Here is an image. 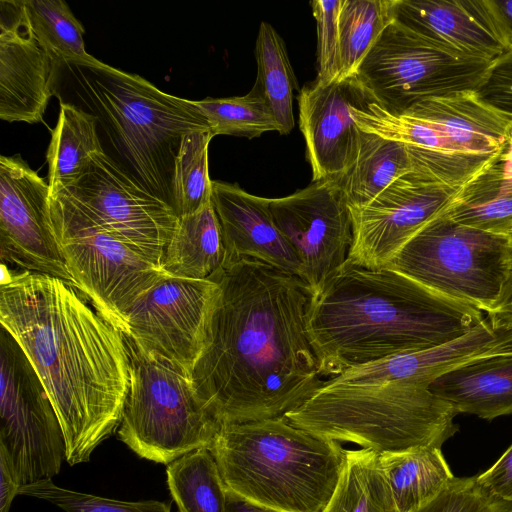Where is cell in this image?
<instances>
[{
	"instance_id": "cell-22",
	"label": "cell",
	"mask_w": 512,
	"mask_h": 512,
	"mask_svg": "<svg viewBox=\"0 0 512 512\" xmlns=\"http://www.w3.org/2000/svg\"><path fill=\"white\" fill-rule=\"evenodd\" d=\"M508 350H512V327L496 324L487 317L451 341L383 359L379 361V369L386 378L429 387L437 378L459 366Z\"/></svg>"
},
{
	"instance_id": "cell-16",
	"label": "cell",
	"mask_w": 512,
	"mask_h": 512,
	"mask_svg": "<svg viewBox=\"0 0 512 512\" xmlns=\"http://www.w3.org/2000/svg\"><path fill=\"white\" fill-rule=\"evenodd\" d=\"M49 196V184L20 155L0 157L1 262L73 285L51 227Z\"/></svg>"
},
{
	"instance_id": "cell-14",
	"label": "cell",
	"mask_w": 512,
	"mask_h": 512,
	"mask_svg": "<svg viewBox=\"0 0 512 512\" xmlns=\"http://www.w3.org/2000/svg\"><path fill=\"white\" fill-rule=\"evenodd\" d=\"M275 224L296 253L300 278L314 291L348 259L353 243L351 211L337 180L270 199Z\"/></svg>"
},
{
	"instance_id": "cell-2",
	"label": "cell",
	"mask_w": 512,
	"mask_h": 512,
	"mask_svg": "<svg viewBox=\"0 0 512 512\" xmlns=\"http://www.w3.org/2000/svg\"><path fill=\"white\" fill-rule=\"evenodd\" d=\"M0 322L21 346L59 418L71 466L117 430L129 389L125 335L71 283L2 264Z\"/></svg>"
},
{
	"instance_id": "cell-25",
	"label": "cell",
	"mask_w": 512,
	"mask_h": 512,
	"mask_svg": "<svg viewBox=\"0 0 512 512\" xmlns=\"http://www.w3.org/2000/svg\"><path fill=\"white\" fill-rule=\"evenodd\" d=\"M221 227L212 201L199 211L179 217L162 261L166 273L208 279L223 263Z\"/></svg>"
},
{
	"instance_id": "cell-37",
	"label": "cell",
	"mask_w": 512,
	"mask_h": 512,
	"mask_svg": "<svg viewBox=\"0 0 512 512\" xmlns=\"http://www.w3.org/2000/svg\"><path fill=\"white\" fill-rule=\"evenodd\" d=\"M512 502L487 492L475 477L454 478L434 500L415 512H509Z\"/></svg>"
},
{
	"instance_id": "cell-12",
	"label": "cell",
	"mask_w": 512,
	"mask_h": 512,
	"mask_svg": "<svg viewBox=\"0 0 512 512\" xmlns=\"http://www.w3.org/2000/svg\"><path fill=\"white\" fill-rule=\"evenodd\" d=\"M49 197L115 234L162 266L165 248L179 216L105 152L93 155L74 182L50 193Z\"/></svg>"
},
{
	"instance_id": "cell-40",
	"label": "cell",
	"mask_w": 512,
	"mask_h": 512,
	"mask_svg": "<svg viewBox=\"0 0 512 512\" xmlns=\"http://www.w3.org/2000/svg\"><path fill=\"white\" fill-rule=\"evenodd\" d=\"M476 478L487 492L512 502V445L488 470Z\"/></svg>"
},
{
	"instance_id": "cell-5",
	"label": "cell",
	"mask_w": 512,
	"mask_h": 512,
	"mask_svg": "<svg viewBox=\"0 0 512 512\" xmlns=\"http://www.w3.org/2000/svg\"><path fill=\"white\" fill-rule=\"evenodd\" d=\"M226 489L280 512H324L347 450L284 416L222 425L208 448Z\"/></svg>"
},
{
	"instance_id": "cell-39",
	"label": "cell",
	"mask_w": 512,
	"mask_h": 512,
	"mask_svg": "<svg viewBox=\"0 0 512 512\" xmlns=\"http://www.w3.org/2000/svg\"><path fill=\"white\" fill-rule=\"evenodd\" d=\"M475 93L487 105L512 117V51L491 63Z\"/></svg>"
},
{
	"instance_id": "cell-13",
	"label": "cell",
	"mask_w": 512,
	"mask_h": 512,
	"mask_svg": "<svg viewBox=\"0 0 512 512\" xmlns=\"http://www.w3.org/2000/svg\"><path fill=\"white\" fill-rule=\"evenodd\" d=\"M218 290L211 279L165 276L129 309L125 337L141 353L189 377L203 351Z\"/></svg>"
},
{
	"instance_id": "cell-7",
	"label": "cell",
	"mask_w": 512,
	"mask_h": 512,
	"mask_svg": "<svg viewBox=\"0 0 512 512\" xmlns=\"http://www.w3.org/2000/svg\"><path fill=\"white\" fill-rule=\"evenodd\" d=\"M126 340L130 380L118 438L139 457L167 465L208 449L222 425L199 402L189 377Z\"/></svg>"
},
{
	"instance_id": "cell-1",
	"label": "cell",
	"mask_w": 512,
	"mask_h": 512,
	"mask_svg": "<svg viewBox=\"0 0 512 512\" xmlns=\"http://www.w3.org/2000/svg\"><path fill=\"white\" fill-rule=\"evenodd\" d=\"M208 279L219 290L189 379L221 424L284 416L323 383L307 331L313 291L298 276L244 258Z\"/></svg>"
},
{
	"instance_id": "cell-8",
	"label": "cell",
	"mask_w": 512,
	"mask_h": 512,
	"mask_svg": "<svg viewBox=\"0 0 512 512\" xmlns=\"http://www.w3.org/2000/svg\"><path fill=\"white\" fill-rule=\"evenodd\" d=\"M510 238L438 214L384 266L488 313L501 290Z\"/></svg>"
},
{
	"instance_id": "cell-17",
	"label": "cell",
	"mask_w": 512,
	"mask_h": 512,
	"mask_svg": "<svg viewBox=\"0 0 512 512\" xmlns=\"http://www.w3.org/2000/svg\"><path fill=\"white\" fill-rule=\"evenodd\" d=\"M372 102L357 75L325 85L314 81L299 91V127L306 143L312 181L343 178L359 147L360 129L351 107H364Z\"/></svg>"
},
{
	"instance_id": "cell-18",
	"label": "cell",
	"mask_w": 512,
	"mask_h": 512,
	"mask_svg": "<svg viewBox=\"0 0 512 512\" xmlns=\"http://www.w3.org/2000/svg\"><path fill=\"white\" fill-rule=\"evenodd\" d=\"M59 66L36 40L24 0L0 1V118L41 122L56 94Z\"/></svg>"
},
{
	"instance_id": "cell-42",
	"label": "cell",
	"mask_w": 512,
	"mask_h": 512,
	"mask_svg": "<svg viewBox=\"0 0 512 512\" xmlns=\"http://www.w3.org/2000/svg\"><path fill=\"white\" fill-rule=\"evenodd\" d=\"M486 3L508 51H512V0H486Z\"/></svg>"
},
{
	"instance_id": "cell-26",
	"label": "cell",
	"mask_w": 512,
	"mask_h": 512,
	"mask_svg": "<svg viewBox=\"0 0 512 512\" xmlns=\"http://www.w3.org/2000/svg\"><path fill=\"white\" fill-rule=\"evenodd\" d=\"M379 462L399 512L424 507L455 478L439 448L379 454Z\"/></svg>"
},
{
	"instance_id": "cell-43",
	"label": "cell",
	"mask_w": 512,
	"mask_h": 512,
	"mask_svg": "<svg viewBox=\"0 0 512 512\" xmlns=\"http://www.w3.org/2000/svg\"><path fill=\"white\" fill-rule=\"evenodd\" d=\"M20 487L9 463L0 455V512H9Z\"/></svg>"
},
{
	"instance_id": "cell-20",
	"label": "cell",
	"mask_w": 512,
	"mask_h": 512,
	"mask_svg": "<svg viewBox=\"0 0 512 512\" xmlns=\"http://www.w3.org/2000/svg\"><path fill=\"white\" fill-rule=\"evenodd\" d=\"M211 201L221 227L222 266L249 258L301 276L299 259L275 224L269 198L252 195L236 183L212 181Z\"/></svg>"
},
{
	"instance_id": "cell-30",
	"label": "cell",
	"mask_w": 512,
	"mask_h": 512,
	"mask_svg": "<svg viewBox=\"0 0 512 512\" xmlns=\"http://www.w3.org/2000/svg\"><path fill=\"white\" fill-rule=\"evenodd\" d=\"M346 453L343 474L324 512H399L379 454L367 448Z\"/></svg>"
},
{
	"instance_id": "cell-27",
	"label": "cell",
	"mask_w": 512,
	"mask_h": 512,
	"mask_svg": "<svg viewBox=\"0 0 512 512\" xmlns=\"http://www.w3.org/2000/svg\"><path fill=\"white\" fill-rule=\"evenodd\" d=\"M412 169L407 145L360 130L356 159L339 182L349 207L360 208Z\"/></svg>"
},
{
	"instance_id": "cell-15",
	"label": "cell",
	"mask_w": 512,
	"mask_h": 512,
	"mask_svg": "<svg viewBox=\"0 0 512 512\" xmlns=\"http://www.w3.org/2000/svg\"><path fill=\"white\" fill-rule=\"evenodd\" d=\"M458 189L413 168L367 205L350 208L353 243L347 260L367 268L384 267L444 210Z\"/></svg>"
},
{
	"instance_id": "cell-45",
	"label": "cell",
	"mask_w": 512,
	"mask_h": 512,
	"mask_svg": "<svg viewBox=\"0 0 512 512\" xmlns=\"http://www.w3.org/2000/svg\"><path fill=\"white\" fill-rule=\"evenodd\" d=\"M509 238L512 239V231L509 234Z\"/></svg>"
},
{
	"instance_id": "cell-41",
	"label": "cell",
	"mask_w": 512,
	"mask_h": 512,
	"mask_svg": "<svg viewBox=\"0 0 512 512\" xmlns=\"http://www.w3.org/2000/svg\"><path fill=\"white\" fill-rule=\"evenodd\" d=\"M487 314L492 322L512 327V239H510L507 268L501 290Z\"/></svg>"
},
{
	"instance_id": "cell-34",
	"label": "cell",
	"mask_w": 512,
	"mask_h": 512,
	"mask_svg": "<svg viewBox=\"0 0 512 512\" xmlns=\"http://www.w3.org/2000/svg\"><path fill=\"white\" fill-rule=\"evenodd\" d=\"M205 116L212 136L230 135L252 139L280 126L259 89L254 85L246 95L206 97L194 101Z\"/></svg>"
},
{
	"instance_id": "cell-29",
	"label": "cell",
	"mask_w": 512,
	"mask_h": 512,
	"mask_svg": "<svg viewBox=\"0 0 512 512\" xmlns=\"http://www.w3.org/2000/svg\"><path fill=\"white\" fill-rule=\"evenodd\" d=\"M257 78L255 86L261 92L280 126V134H289L294 126L293 98L298 89L282 37L267 22L262 21L255 45Z\"/></svg>"
},
{
	"instance_id": "cell-46",
	"label": "cell",
	"mask_w": 512,
	"mask_h": 512,
	"mask_svg": "<svg viewBox=\"0 0 512 512\" xmlns=\"http://www.w3.org/2000/svg\"><path fill=\"white\" fill-rule=\"evenodd\" d=\"M509 512H512V510H511V511H509Z\"/></svg>"
},
{
	"instance_id": "cell-23",
	"label": "cell",
	"mask_w": 512,
	"mask_h": 512,
	"mask_svg": "<svg viewBox=\"0 0 512 512\" xmlns=\"http://www.w3.org/2000/svg\"><path fill=\"white\" fill-rule=\"evenodd\" d=\"M429 388L458 414L487 420L512 414V350L459 366L437 378Z\"/></svg>"
},
{
	"instance_id": "cell-36",
	"label": "cell",
	"mask_w": 512,
	"mask_h": 512,
	"mask_svg": "<svg viewBox=\"0 0 512 512\" xmlns=\"http://www.w3.org/2000/svg\"><path fill=\"white\" fill-rule=\"evenodd\" d=\"M19 495L47 501L64 512H171L170 504L157 500L120 501L55 485L51 480L21 486Z\"/></svg>"
},
{
	"instance_id": "cell-44",
	"label": "cell",
	"mask_w": 512,
	"mask_h": 512,
	"mask_svg": "<svg viewBox=\"0 0 512 512\" xmlns=\"http://www.w3.org/2000/svg\"><path fill=\"white\" fill-rule=\"evenodd\" d=\"M226 512H280L250 502L226 489Z\"/></svg>"
},
{
	"instance_id": "cell-9",
	"label": "cell",
	"mask_w": 512,
	"mask_h": 512,
	"mask_svg": "<svg viewBox=\"0 0 512 512\" xmlns=\"http://www.w3.org/2000/svg\"><path fill=\"white\" fill-rule=\"evenodd\" d=\"M49 214L73 285L125 335L135 300L169 274L123 239L50 197Z\"/></svg>"
},
{
	"instance_id": "cell-32",
	"label": "cell",
	"mask_w": 512,
	"mask_h": 512,
	"mask_svg": "<svg viewBox=\"0 0 512 512\" xmlns=\"http://www.w3.org/2000/svg\"><path fill=\"white\" fill-rule=\"evenodd\" d=\"M24 6L36 40L58 65L103 63L85 50V30L65 1L24 0Z\"/></svg>"
},
{
	"instance_id": "cell-24",
	"label": "cell",
	"mask_w": 512,
	"mask_h": 512,
	"mask_svg": "<svg viewBox=\"0 0 512 512\" xmlns=\"http://www.w3.org/2000/svg\"><path fill=\"white\" fill-rule=\"evenodd\" d=\"M462 225L509 236L512 231V138L465 182L441 212Z\"/></svg>"
},
{
	"instance_id": "cell-6",
	"label": "cell",
	"mask_w": 512,
	"mask_h": 512,
	"mask_svg": "<svg viewBox=\"0 0 512 512\" xmlns=\"http://www.w3.org/2000/svg\"><path fill=\"white\" fill-rule=\"evenodd\" d=\"M458 412L428 386L406 380H324L284 417L294 426L334 441L356 443L378 454L439 448L458 430Z\"/></svg>"
},
{
	"instance_id": "cell-19",
	"label": "cell",
	"mask_w": 512,
	"mask_h": 512,
	"mask_svg": "<svg viewBox=\"0 0 512 512\" xmlns=\"http://www.w3.org/2000/svg\"><path fill=\"white\" fill-rule=\"evenodd\" d=\"M393 18L456 56L493 62L509 52L486 0H394Z\"/></svg>"
},
{
	"instance_id": "cell-10",
	"label": "cell",
	"mask_w": 512,
	"mask_h": 512,
	"mask_svg": "<svg viewBox=\"0 0 512 512\" xmlns=\"http://www.w3.org/2000/svg\"><path fill=\"white\" fill-rule=\"evenodd\" d=\"M491 63L451 54L393 20L356 75L376 104L401 115L430 98L475 91Z\"/></svg>"
},
{
	"instance_id": "cell-3",
	"label": "cell",
	"mask_w": 512,
	"mask_h": 512,
	"mask_svg": "<svg viewBox=\"0 0 512 512\" xmlns=\"http://www.w3.org/2000/svg\"><path fill=\"white\" fill-rule=\"evenodd\" d=\"M483 319L393 269L347 260L313 291L307 331L320 376L334 377L451 341Z\"/></svg>"
},
{
	"instance_id": "cell-28",
	"label": "cell",
	"mask_w": 512,
	"mask_h": 512,
	"mask_svg": "<svg viewBox=\"0 0 512 512\" xmlns=\"http://www.w3.org/2000/svg\"><path fill=\"white\" fill-rule=\"evenodd\" d=\"M102 152L96 118L74 104L60 102L58 121L46 153L50 193L74 182L92 156Z\"/></svg>"
},
{
	"instance_id": "cell-38",
	"label": "cell",
	"mask_w": 512,
	"mask_h": 512,
	"mask_svg": "<svg viewBox=\"0 0 512 512\" xmlns=\"http://www.w3.org/2000/svg\"><path fill=\"white\" fill-rule=\"evenodd\" d=\"M317 26L316 82L329 84L339 78L338 15L341 0H314L311 3Z\"/></svg>"
},
{
	"instance_id": "cell-35",
	"label": "cell",
	"mask_w": 512,
	"mask_h": 512,
	"mask_svg": "<svg viewBox=\"0 0 512 512\" xmlns=\"http://www.w3.org/2000/svg\"><path fill=\"white\" fill-rule=\"evenodd\" d=\"M210 129L186 134L181 142L173 174L174 209L179 217L193 214L211 203L208 147Z\"/></svg>"
},
{
	"instance_id": "cell-33",
	"label": "cell",
	"mask_w": 512,
	"mask_h": 512,
	"mask_svg": "<svg viewBox=\"0 0 512 512\" xmlns=\"http://www.w3.org/2000/svg\"><path fill=\"white\" fill-rule=\"evenodd\" d=\"M393 3L394 0H341L338 79L357 74L366 55L394 20Z\"/></svg>"
},
{
	"instance_id": "cell-21",
	"label": "cell",
	"mask_w": 512,
	"mask_h": 512,
	"mask_svg": "<svg viewBox=\"0 0 512 512\" xmlns=\"http://www.w3.org/2000/svg\"><path fill=\"white\" fill-rule=\"evenodd\" d=\"M403 114L427 122L460 151L485 162L512 138V117L484 103L475 91L430 98Z\"/></svg>"
},
{
	"instance_id": "cell-31",
	"label": "cell",
	"mask_w": 512,
	"mask_h": 512,
	"mask_svg": "<svg viewBox=\"0 0 512 512\" xmlns=\"http://www.w3.org/2000/svg\"><path fill=\"white\" fill-rule=\"evenodd\" d=\"M167 485L180 512H226V486L207 448L167 465Z\"/></svg>"
},
{
	"instance_id": "cell-4",
	"label": "cell",
	"mask_w": 512,
	"mask_h": 512,
	"mask_svg": "<svg viewBox=\"0 0 512 512\" xmlns=\"http://www.w3.org/2000/svg\"><path fill=\"white\" fill-rule=\"evenodd\" d=\"M60 66L67 72L65 86L79 101L76 106L96 118L115 151L111 159L174 209L172 182L182 139L192 131L210 129L194 101L167 94L141 76L105 63Z\"/></svg>"
},
{
	"instance_id": "cell-11",
	"label": "cell",
	"mask_w": 512,
	"mask_h": 512,
	"mask_svg": "<svg viewBox=\"0 0 512 512\" xmlns=\"http://www.w3.org/2000/svg\"><path fill=\"white\" fill-rule=\"evenodd\" d=\"M0 373V455L20 486L51 480L66 460L62 427L36 370L2 326Z\"/></svg>"
}]
</instances>
